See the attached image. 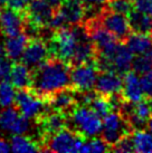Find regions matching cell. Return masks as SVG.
I'll return each mask as SVG.
<instances>
[{
	"mask_svg": "<svg viewBox=\"0 0 152 153\" xmlns=\"http://www.w3.org/2000/svg\"><path fill=\"white\" fill-rule=\"evenodd\" d=\"M131 111L139 117L148 121L152 115V100L144 97L140 102L133 103Z\"/></svg>",
	"mask_w": 152,
	"mask_h": 153,
	"instance_id": "cell-28",
	"label": "cell"
},
{
	"mask_svg": "<svg viewBox=\"0 0 152 153\" xmlns=\"http://www.w3.org/2000/svg\"><path fill=\"white\" fill-rule=\"evenodd\" d=\"M13 67V59L8 55L0 56V81H10V73Z\"/></svg>",
	"mask_w": 152,
	"mask_h": 153,
	"instance_id": "cell-31",
	"label": "cell"
},
{
	"mask_svg": "<svg viewBox=\"0 0 152 153\" xmlns=\"http://www.w3.org/2000/svg\"><path fill=\"white\" fill-rule=\"evenodd\" d=\"M10 82L17 89L29 88L31 86V69L22 62H16L11 67Z\"/></svg>",
	"mask_w": 152,
	"mask_h": 153,
	"instance_id": "cell-19",
	"label": "cell"
},
{
	"mask_svg": "<svg viewBox=\"0 0 152 153\" xmlns=\"http://www.w3.org/2000/svg\"><path fill=\"white\" fill-rule=\"evenodd\" d=\"M17 107H6L0 112V128L13 134H25L30 128V122Z\"/></svg>",
	"mask_w": 152,
	"mask_h": 153,
	"instance_id": "cell-9",
	"label": "cell"
},
{
	"mask_svg": "<svg viewBox=\"0 0 152 153\" xmlns=\"http://www.w3.org/2000/svg\"><path fill=\"white\" fill-rule=\"evenodd\" d=\"M45 2H47L48 4H51L54 9H58L60 7V4H63L64 0H44Z\"/></svg>",
	"mask_w": 152,
	"mask_h": 153,
	"instance_id": "cell-35",
	"label": "cell"
},
{
	"mask_svg": "<svg viewBox=\"0 0 152 153\" xmlns=\"http://www.w3.org/2000/svg\"><path fill=\"white\" fill-rule=\"evenodd\" d=\"M123 88V75L116 72L98 73L94 89L97 94L103 96H110L113 94L121 93Z\"/></svg>",
	"mask_w": 152,
	"mask_h": 153,
	"instance_id": "cell-14",
	"label": "cell"
},
{
	"mask_svg": "<svg viewBox=\"0 0 152 153\" xmlns=\"http://www.w3.org/2000/svg\"><path fill=\"white\" fill-rule=\"evenodd\" d=\"M28 42H29V38L24 33L16 36H8L4 39V45L9 58L13 59V62L20 59Z\"/></svg>",
	"mask_w": 152,
	"mask_h": 153,
	"instance_id": "cell-18",
	"label": "cell"
},
{
	"mask_svg": "<svg viewBox=\"0 0 152 153\" xmlns=\"http://www.w3.org/2000/svg\"><path fill=\"white\" fill-rule=\"evenodd\" d=\"M111 151L112 152H121V153L135 152L134 145H133V140H132V133H129V134L123 136L116 144L111 148Z\"/></svg>",
	"mask_w": 152,
	"mask_h": 153,
	"instance_id": "cell-30",
	"label": "cell"
},
{
	"mask_svg": "<svg viewBox=\"0 0 152 153\" xmlns=\"http://www.w3.org/2000/svg\"><path fill=\"white\" fill-rule=\"evenodd\" d=\"M106 8L127 16L134 10V0H107Z\"/></svg>",
	"mask_w": 152,
	"mask_h": 153,
	"instance_id": "cell-27",
	"label": "cell"
},
{
	"mask_svg": "<svg viewBox=\"0 0 152 153\" xmlns=\"http://www.w3.org/2000/svg\"><path fill=\"white\" fill-rule=\"evenodd\" d=\"M46 43L51 57L59 58L71 65L77 46V40L72 26L54 30L51 37Z\"/></svg>",
	"mask_w": 152,
	"mask_h": 153,
	"instance_id": "cell-3",
	"label": "cell"
},
{
	"mask_svg": "<svg viewBox=\"0 0 152 153\" xmlns=\"http://www.w3.org/2000/svg\"><path fill=\"white\" fill-rule=\"evenodd\" d=\"M13 104L24 116L34 120L51 110L46 101L36 95L29 88L18 89Z\"/></svg>",
	"mask_w": 152,
	"mask_h": 153,
	"instance_id": "cell-5",
	"label": "cell"
},
{
	"mask_svg": "<svg viewBox=\"0 0 152 153\" xmlns=\"http://www.w3.org/2000/svg\"><path fill=\"white\" fill-rule=\"evenodd\" d=\"M124 43L134 55H143L152 47V37L147 34L131 33Z\"/></svg>",
	"mask_w": 152,
	"mask_h": 153,
	"instance_id": "cell-20",
	"label": "cell"
},
{
	"mask_svg": "<svg viewBox=\"0 0 152 153\" xmlns=\"http://www.w3.org/2000/svg\"><path fill=\"white\" fill-rule=\"evenodd\" d=\"M10 146L13 152H42L39 142L22 134H15L10 139Z\"/></svg>",
	"mask_w": 152,
	"mask_h": 153,
	"instance_id": "cell-22",
	"label": "cell"
},
{
	"mask_svg": "<svg viewBox=\"0 0 152 153\" xmlns=\"http://www.w3.org/2000/svg\"><path fill=\"white\" fill-rule=\"evenodd\" d=\"M134 9L152 17V0H134Z\"/></svg>",
	"mask_w": 152,
	"mask_h": 153,
	"instance_id": "cell-33",
	"label": "cell"
},
{
	"mask_svg": "<svg viewBox=\"0 0 152 153\" xmlns=\"http://www.w3.org/2000/svg\"><path fill=\"white\" fill-rule=\"evenodd\" d=\"M150 36L152 37V27H151V31H150Z\"/></svg>",
	"mask_w": 152,
	"mask_h": 153,
	"instance_id": "cell-38",
	"label": "cell"
},
{
	"mask_svg": "<svg viewBox=\"0 0 152 153\" xmlns=\"http://www.w3.org/2000/svg\"><path fill=\"white\" fill-rule=\"evenodd\" d=\"M98 71L94 63L71 66V87L77 92L94 89Z\"/></svg>",
	"mask_w": 152,
	"mask_h": 153,
	"instance_id": "cell-7",
	"label": "cell"
},
{
	"mask_svg": "<svg viewBox=\"0 0 152 153\" xmlns=\"http://www.w3.org/2000/svg\"><path fill=\"white\" fill-rule=\"evenodd\" d=\"M147 128L150 132H152V115L150 116V119L148 120V122H147Z\"/></svg>",
	"mask_w": 152,
	"mask_h": 153,
	"instance_id": "cell-36",
	"label": "cell"
},
{
	"mask_svg": "<svg viewBox=\"0 0 152 153\" xmlns=\"http://www.w3.org/2000/svg\"><path fill=\"white\" fill-rule=\"evenodd\" d=\"M69 86L71 65L59 58L51 57L31 69V86L29 89L46 102L51 94Z\"/></svg>",
	"mask_w": 152,
	"mask_h": 153,
	"instance_id": "cell-1",
	"label": "cell"
},
{
	"mask_svg": "<svg viewBox=\"0 0 152 153\" xmlns=\"http://www.w3.org/2000/svg\"><path fill=\"white\" fill-rule=\"evenodd\" d=\"M107 151H110V145L107 144L102 137L94 136V137H86L85 139L80 152L100 153V152H107Z\"/></svg>",
	"mask_w": 152,
	"mask_h": 153,
	"instance_id": "cell-24",
	"label": "cell"
},
{
	"mask_svg": "<svg viewBox=\"0 0 152 153\" xmlns=\"http://www.w3.org/2000/svg\"><path fill=\"white\" fill-rule=\"evenodd\" d=\"M89 106L92 108V110L98 114L101 117H104L109 114L110 112H112V108H111V104L109 102V98L106 96H103V95H100L97 94L96 96L93 98V101L89 103Z\"/></svg>",
	"mask_w": 152,
	"mask_h": 153,
	"instance_id": "cell-26",
	"label": "cell"
},
{
	"mask_svg": "<svg viewBox=\"0 0 152 153\" xmlns=\"http://www.w3.org/2000/svg\"><path fill=\"white\" fill-rule=\"evenodd\" d=\"M15 86L10 81H0V107H9L15 103Z\"/></svg>",
	"mask_w": 152,
	"mask_h": 153,
	"instance_id": "cell-25",
	"label": "cell"
},
{
	"mask_svg": "<svg viewBox=\"0 0 152 153\" xmlns=\"http://www.w3.org/2000/svg\"><path fill=\"white\" fill-rule=\"evenodd\" d=\"M140 81H141L144 96L152 100V71L143 74L140 78Z\"/></svg>",
	"mask_w": 152,
	"mask_h": 153,
	"instance_id": "cell-32",
	"label": "cell"
},
{
	"mask_svg": "<svg viewBox=\"0 0 152 153\" xmlns=\"http://www.w3.org/2000/svg\"><path fill=\"white\" fill-rule=\"evenodd\" d=\"M132 140L135 152L152 153V132L145 130L132 132Z\"/></svg>",
	"mask_w": 152,
	"mask_h": 153,
	"instance_id": "cell-23",
	"label": "cell"
},
{
	"mask_svg": "<svg viewBox=\"0 0 152 153\" xmlns=\"http://www.w3.org/2000/svg\"><path fill=\"white\" fill-rule=\"evenodd\" d=\"M2 9H4V4L0 1V16H1V13H2Z\"/></svg>",
	"mask_w": 152,
	"mask_h": 153,
	"instance_id": "cell-37",
	"label": "cell"
},
{
	"mask_svg": "<svg viewBox=\"0 0 152 153\" xmlns=\"http://www.w3.org/2000/svg\"><path fill=\"white\" fill-rule=\"evenodd\" d=\"M51 58L47 43L42 38H31L26 46L21 56V62L30 69L37 67Z\"/></svg>",
	"mask_w": 152,
	"mask_h": 153,
	"instance_id": "cell-10",
	"label": "cell"
},
{
	"mask_svg": "<svg viewBox=\"0 0 152 153\" xmlns=\"http://www.w3.org/2000/svg\"><path fill=\"white\" fill-rule=\"evenodd\" d=\"M26 11H19L4 6L0 16V31L6 36H16L24 31Z\"/></svg>",
	"mask_w": 152,
	"mask_h": 153,
	"instance_id": "cell-11",
	"label": "cell"
},
{
	"mask_svg": "<svg viewBox=\"0 0 152 153\" xmlns=\"http://www.w3.org/2000/svg\"><path fill=\"white\" fill-rule=\"evenodd\" d=\"M132 68L135 73L140 75H143L145 73L152 71V59L147 55H136L133 63H132Z\"/></svg>",
	"mask_w": 152,
	"mask_h": 153,
	"instance_id": "cell-29",
	"label": "cell"
},
{
	"mask_svg": "<svg viewBox=\"0 0 152 153\" xmlns=\"http://www.w3.org/2000/svg\"><path fill=\"white\" fill-rule=\"evenodd\" d=\"M85 137H94L102 132L103 122L101 116L96 114L89 105H78L67 115V126Z\"/></svg>",
	"mask_w": 152,
	"mask_h": 153,
	"instance_id": "cell-2",
	"label": "cell"
},
{
	"mask_svg": "<svg viewBox=\"0 0 152 153\" xmlns=\"http://www.w3.org/2000/svg\"><path fill=\"white\" fill-rule=\"evenodd\" d=\"M133 55L134 54L129 49V47L125 45V43H120L115 53L111 57L115 72L124 76L132 68V63L134 59Z\"/></svg>",
	"mask_w": 152,
	"mask_h": 153,
	"instance_id": "cell-17",
	"label": "cell"
},
{
	"mask_svg": "<svg viewBox=\"0 0 152 153\" xmlns=\"http://www.w3.org/2000/svg\"><path fill=\"white\" fill-rule=\"evenodd\" d=\"M58 10L68 26L82 24L84 20V6L80 0H64Z\"/></svg>",
	"mask_w": 152,
	"mask_h": 153,
	"instance_id": "cell-16",
	"label": "cell"
},
{
	"mask_svg": "<svg viewBox=\"0 0 152 153\" xmlns=\"http://www.w3.org/2000/svg\"><path fill=\"white\" fill-rule=\"evenodd\" d=\"M31 0H9L4 6H8L10 8L19 10V11H26L27 7L29 6Z\"/></svg>",
	"mask_w": 152,
	"mask_h": 153,
	"instance_id": "cell-34",
	"label": "cell"
},
{
	"mask_svg": "<svg viewBox=\"0 0 152 153\" xmlns=\"http://www.w3.org/2000/svg\"><path fill=\"white\" fill-rule=\"evenodd\" d=\"M47 104L51 110L62 112L65 115H69L75 110L76 106H78L77 100L75 97V92L71 86L51 94L47 98Z\"/></svg>",
	"mask_w": 152,
	"mask_h": 153,
	"instance_id": "cell-12",
	"label": "cell"
},
{
	"mask_svg": "<svg viewBox=\"0 0 152 153\" xmlns=\"http://www.w3.org/2000/svg\"><path fill=\"white\" fill-rule=\"evenodd\" d=\"M98 19L102 26L110 33H112L122 43L127 40L129 35L132 33L129 19L123 13H115V11L105 8L98 15Z\"/></svg>",
	"mask_w": 152,
	"mask_h": 153,
	"instance_id": "cell-8",
	"label": "cell"
},
{
	"mask_svg": "<svg viewBox=\"0 0 152 153\" xmlns=\"http://www.w3.org/2000/svg\"><path fill=\"white\" fill-rule=\"evenodd\" d=\"M127 19H129V24H130L132 33L150 35L152 27L151 16L134 9L127 15Z\"/></svg>",
	"mask_w": 152,
	"mask_h": 153,
	"instance_id": "cell-21",
	"label": "cell"
},
{
	"mask_svg": "<svg viewBox=\"0 0 152 153\" xmlns=\"http://www.w3.org/2000/svg\"><path fill=\"white\" fill-rule=\"evenodd\" d=\"M55 10L44 0H31L26 9V18L40 28L48 27Z\"/></svg>",
	"mask_w": 152,
	"mask_h": 153,
	"instance_id": "cell-13",
	"label": "cell"
},
{
	"mask_svg": "<svg viewBox=\"0 0 152 153\" xmlns=\"http://www.w3.org/2000/svg\"><path fill=\"white\" fill-rule=\"evenodd\" d=\"M122 94L125 101L132 103H138L145 97L138 73H135L134 71H129L123 76Z\"/></svg>",
	"mask_w": 152,
	"mask_h": 153,
	"instance_id": "cell-15",
	"label": "cell"
},
{
	"mask_svg": "<svg viewBox=\"0 0 152 153\" xmlns=\"http://www.w3.org/2000/svg\"><path fill=\"white\" fill-rule=\"evenodd\" d=\"M127 120L123 117L120 112L112 111L103 117V128H102V139L105 141L111 148L118 143L124 135L132 133Z\"/></svg>",
	"mask_w": 152,
	"mask_h": 153,
	"instance_id": "cell-6",
	"label": "cell"
},
{
	"mask_svg": "<svg viewBox=\"0 0 152 153\" xmlns=\"http://www.w3.org/2000/svg\"><path fill=\"white\" fill-rule=\"evenodd\" d=\"M85 136L69 128H65L51 136L44 145L42 152L75 153L80 152Z\"/></svg>",
	"mask_w": 152,
	"mask_h": 153,
	"instance_id": "cell-4",
	"label": "cell"
}]
</instances>
